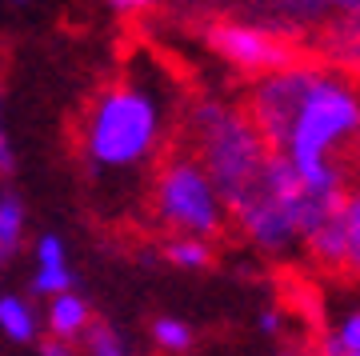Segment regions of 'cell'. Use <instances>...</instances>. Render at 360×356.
Listing matches in <instances>:
<instances>
[{"label":"cell","mask_w":360,"mask_h":356,"mask_svg":"<svg viewBox=\"0 0 360 356\" xmlns=\"http://www.w3.org/2000/svg\"><path fill=\"white\" fill-rule=\"evenodd\" d=\"M360 140V84L345 68L312 64L309 89L296 104L292 128L284 140V160L309 192H348L340 153Z\"/></svg>","instance_id":"cell-1"},{"label":"cell","mask_w":360,"mask_h":356,"mask_svg":"<svg viewBox=\"0 0 360 356\" xmlns=\"http://www.w3.org/2000/svg\"><path fill=\"white\" fill-rule=\"evenodd\" d=\"M77 144L89 172L141 168L160 156V104L132 77H116L92 92Z\"/></svg>","instance_id":"cell-2"},{"label":"cell","mask_w":360,"mask_h":356,"mask_svg":"<svg viewBox=\"0 0 360 356\" xmlns=\"http://www.w3.org/2000/svg\"><path fill=\"white\" fill-rule=\"evenodd\" d=\"M188 153L212 180L224 212H232L257 189L272 156L257 136V128L248 125L245 108H229L217 101H200L188 113Z\"/></svg>","instance_id":"cell-3"},{"label":"cell","mask_w":360,"mask_h":356,"mask_svg":"<svg viewBox=\"0 0 360 356\" xmlns=\"http://www.w3.org/2000/svg\"><path fill=\"white\" fill-rule=\"evenodd\" d=\"M148 212L172 241H212L229 229V212L220 204L212 180L196 165L193 153H160L148 184Z\"/></svg>","instance_id":"cell-4"},{"label":"cell","mask_w":360,"mask_h":356,"mask_svg":"<svg viewBox=\"0 0 360 356\" xmlns=\"http://www.w3.org/2000/svg\"><path fill=\"white\" fill-rule=\"evenodd\" d=\"M205 44L217 56H224L232 68L257 72V77H272L304 61L292 37L276 32L272 25H252V20H212L205 28Z\"/></svg>","instance_id":"cell-5"},{"label":"cell","mask_w":360,"mask_h":356,"mask_svg":"<svg viewBox=\"0 0 360 356\" xmlns=\"http://www.w3.org/2000/svg\"><path fill=\"white\" fill-rule=\"evenodd\" d=\"M340 212H345V208H340ZM304 248H309V256L321 268H328V272H345V265H348L345 220H340V217L324 220L321 229H312L309 236H304Z\"/></svg>","instance_id":"cell-6"},{"label":"cell","mask_w":360,"mask_h":356,"mask_svg":"<svg viewBox=\"0 0 360 356\" xmlns=\"http://www.w3.org/2000/svg\"><path fill=\"white\" fill-rule=\"evenodd\" d=\"M324 49L333 52L345 68H360V13H348L340 25L328 28Z\"/></svg>","instance_id":"cell-7"},{"label":"cell","mask_w":360,"mask_h":356,"mask_svg":"<svg viewBox=\"0 0 360 356\" xmlns=\"http://www.w3.org/2000/svg\"><path fill=\"white\" fill-rule=\"evenodd\" d=\"M321 356H360V308H352L316 348Z\"/></svg>","instance_id":"cell-8"},{"label":"cell","mask_w":360,"mask_h":356,"mask_svg":"<svg viewBox=\"0 0 360 356\" xmlns=\"http://www.w3.org/2000/svg\"><path fill=\"white\" fill-rule=\"evenodd\" d=\"M49 320H52V332H60V336H77L80 329H84V320H89V308H84V300H77V296H56L49 308Z\"/></svg>","instance_id":"cell-9"},{"label":"cell","mask_w":360,"mask_h":356,"mask_svg":"<svg viewBox=\"0 0 360 356\" xmlns=\"http://www.w3.org/2000/svg\"><path fill=\"white\" fill-rule=\"evenodd\" d=\"M165 260L176 268H208L212 265V244L205 241H165Z\"/></svg>","instance_id":"cell-10"},{"label":"cell","mask_w":360,"mask_h":356,"mask_svg":"<svg viewBox=\"0 0 360 356\" xmlns=\"http://www.w3.org/2000/svg\"><path fill=\"white\" fill-rule=\"evenodd\" d=\"M340 220H345V241H348V272H356L360 276V189H352L345 196V212H340Z\"/></svg>","instance_id":"cell-11"},{"label":"cell","mask_w":360,"mask_h":356,"mask_svg":"<svg viewBox=\"0 0 360 356\" xmlns=\"http://www.w3.org/2000/svg\"><path fill=\"white\" fill-rule=\"evenodd\" d=\"M16 244H20V204L16 196H4L0 201V265L16 253Z\"/></svg>","instance_id":"cell-12"},{"label":"cell","mask_w":360,"mask_h":356,"mask_svg":"<svg viewBox=\"0 0 360 356\" xmlns=\"http://www.w3.org/2000/svg\"><path fill=\"white\" fill-rule=\"evenodd\" d=\"M0 324H4V332L16 336V341H28V336H32V317H28L25 300H16V296H4V300H0Z\"/></svg>","instance_id":"cell-13"},{"label":"cell","mask_w":360,"mask_h":356,"mask_svg":"<svg viewBox=\"0 0 360 356\" xmlns=\"http://www.w3.org/2000/svg\"><path fill=\"white\" fill-rule=\"evenodd\" d=\"M153 336H156L160 348H168V352H184V348L193 344V329L180 324V320H168V317H160L153 324Z\"/></svg>","instance_id":"cell-14"},{"label":"cell","mask_w":360,"mask_h":356,"mask_svg":"<svg viewBox=\"0 0 360 356\" xmlns=\"http://www.w3.org/2000/svg\"><path fill=\"white\" fill-rule=\"evenodd\" d=\"M89 352H92V356H124L108 324H92V332H89Z\"/></svg>","instance_id":"cell-15"},{"label":"cell","mask_w":360,"mask_h":356,"mask_svg":"<svg viewBox=\"0 0 360 356\" xmlns=\"http://www.w3.org/2000/svg\"><path fill=\"white\" fill-rule=\"evenodd\" d=\"M37 293H49V296H65L68 288V272L65 268H40L37 272V284H32Z\"/></svg>","instance_id":"cell-16"},{"label":"cell","mask_w":360,"mask_h":356,"mask_svg":"<svg viewBox=\"0 0 360 356\" xmlns=\"http://www.w3.org/2000/svg\"><path fill=\"white\" fill-rule=\"evenodd\" d=\"M40 265L44 268H65V248H60L56 236H44V241H40Z\"/></svg>","instance_id":"cell-17"},{"label":"cell","mask_w":360,"mask_h":356,"mask_svg":"<svg viewBox=\"0 0 360 356\" xmlns=\"http://www.w3.org/2000/svg\"><path fill=\"white\" fill-rule=\"evenodd\" d=\"M16 168V160H13V148H8V136H4V128H0V172L8 177Z\"/></svg>","instance_id":"cell-18"},{"label":"cell","mask_w":360,"mask_h":356,"mask_svg":"<svg viewBox=\"0 0 360 356\" xmlns=\"http://www.w3.org/2000/svg\"><path fill=\"white\" fill-rule=\"evenodd\" d=\"M260 329H264V332H272V336H276V332L284 329L281 312H260Z\"/></svg>","instance_id":"cell-19"},{"label":"cell","mask_w":360,"mask_h":356,"mask_svg":"<svg viewBox=\"0 0 360 356\" xmlns=\"http://www.w3.org/2000/svg\"><path fill=\"white\" fill-rule=\"evenodd\" d=\"M281 356H321L316 348H304V344H284Z\"/></svg>","instance_id":"cell-20"},{"label":"cell","mask_w":360,"mask_h":356,"mask_svg":"<svg viewBox=\"0 0 360 356\" xmlns=\"http://www.w3.org/2000/svg\"><path fill=\"white\" fill-rule=\"evenodd\" d=\"M44 356H68V348H60V344H44Z\"/></svg>","instance_id":"cell-21"}]
</instances>
